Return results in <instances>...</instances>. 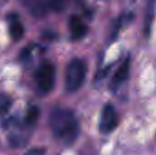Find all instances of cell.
<instances>
[{
    "label": "cell",
    "instance_id": "3957f363",
    "mask_svg": "<svg viewBox=\"0 0 156 155\" xmlns=\"http://www.w3.org/2000/svg\"><path fill=\"white\" fill-rule=\"evenodd\" d=\"M35 78L39 91L43 94L49 93L53 90L56 80L54 65L49 61L43 62L37 69Z\"/></svg>",
    "mask_w": 156,
    "mask_h": 155
},
{
    "label": "cell",
    "instance_id": "30bf717a",
    "mask_svg": "<svg viewBox=\"0 0 156 155\" xmlns=\"http://www.w3.org/2000/svg\"><path fill=\"white\" fill-rule=\"evenodd\" d=\"M12 106V100L7 95L0 94V116L5 115Z\"/></svg>",
    "mask_w": 156,
    "mask_h": 155
},
{
    "label": "cell",
    "instance_id": "7a4b0ae2",
    "mask_svg": "<svg viewBox=\"0 0 156 155\" xmlns=\"http://www.w3.org/2000/svg\"><path fill=\"white\" fill-rule=\"evenodd\" d=\"M87 67L85 62L80 58L72 59L65 73V90L69 93L78 91L83 85L86 78Z\"/></svg>",
    "mask_w": 156,
    "mask_h": 155
},
{
    "label": "cell",
    "instance_id": "5b68a950",
    "mask_svg": "<svg viewBox=\"0 0 156 155\" xmlns=\"http://www.w3.org/2000/svg\"><path fill=\"white\" fill-rule=\"evenodd\" d=\"M69 26L72 40H80L83 38L88 32L87 26L84 24V22L81 20V18L79 16L76 15L71 16L69 18Z\"/></svg>",
    "mask_w": 156,
    "mask_h": 155
},
{
    "label": "cell",
    "instance_id": "4fadbf2b",
    "mask_svg": "<svg viewBox=\"0 0 156 155\" xmlns=\"http://www.w3.org/2000/svg\"><path fill=\"white\" fill-rule=\"evenodd\" d=\"M29 54H30V51L27 48H25V49H23V51H22V53L20 55V58L22 59H26L29 56Z\"/></svg>",
    "mask_w": 156,
    "mask_h": 155
},
{
    "label": "cell",
    "instance_id": "52a82bcc",
    "mask_svg": "<svg viewBox=\"0 0 156 155\" xmlns=\"http://www.w3.org/2000/svg\"><path fill=\"white\" fill-rule=\"evenodd\" d=\"M23 5L37 17L45 16L48 10L46 0H20Z\"/></svg>",
    "mask_w": 156,
    "mask_h": 155
},
{
    "label": "cell",
    "instance_id": "8992f818",
    "mask_svg": "<svg viewBox=\"0 0 156 155\" xmlns=\"http://www.w3.org/2000/svg\"><path fill=\"white\" fill-rule=\"evenodd\" d=\"M130 67H131V60H130V58H127L119 67L113 78L112 79V81H111L112 90L118 89L127 79L129 76V72H130Z\"/></svg>",
    "mask_w": 156,
    "mask_h": 155
},
{
    "label": "cell",
    "instance_id": "7c38bea8",
    "mask_svg": "<svg viewBox=\"0 0 156 155\" xmlns=\"http://www.w3.org/2000/svg\"><path fill=\"white\" fill-rule=\"evenodd\" d=\"M25 155H45V151L42 149H32L26 153Z\"/></svg>",
    "mask_w": 156,
    "mask_h": 155
},
{
    "label": "cell",
    "instance_id": "8fae6325",
    "mask_svg": "<svg viewBox=\"0 0 156 155\" xmlns=\"http://www.w3.org/2000/svg\"><path fill=\"white\" fill-rule=\"evenodd\" d=\"M38 109L37 107H32L29 109V111H27V117H26V123L28 125L34 124L36 122V121L37 120L38 117Z\"/></svg>",
    "mask_w": 156,
    "mask_h": 155
},
{
    "label": "cell",
    "instance_id": "ba28073f",
    "mask_svg": "<svg viewBox=\"0 0 156 155\" xmlns=\"http://www.w3.org/2000/svg\"><path fill=\"white\" fill-rule=\"evenodd\" d=\"M7 20H8V29H9L10 37L15 41L20 40L24 36L25 29L18 16L15 14H11L8 16Z\"/></svg>",
    "mask_w": 156,
    "mask_h": 155
},
{
    "label": "cell",
    "instance_id": "6da1fadb",
    "mask_svg": "<svg viewBox=\"0 0 156 155\" xmlns=\"http://www.w3.org/2000/svg\"><path fill=\"white\" fill-rule=\"evenodd\" d=\"M49 126L54 137L67 146L76 141L80 132L79 122L74 112L66 108H55L51 111Z\"/></svg>",
    "mask_w": 156,
    "mask_h": 155
},
{
    "label": "cell",
    "instance_id": "277c9868",
    "mask_svg": "<svg viewBox=\"0 0 156 155\" xmlns=\"http://www.w3.org/2000/svg\"><path fill=\"white\" fill-rule=\"evenodd\" d=\"M118 115L114 107L111 104L106 105L103 108L101 122H100V132L104 134L111 133L118 126Z\"/></svg>",
    "mask_w": 156,
    "mask_h": 155
},
{
    "label": "cell",
    "instance_id": "9c48e42d",
    "mask_svg": "<svg viewBox=\"0 0 156 155\" xmlns=\"http://www.w3.org/2000/svg\"><path fill=\"white\" fill-rule=\"evenodd\" d=\"M154 11H155V0H149L145 14V24H144V32L145 35H150L151 32V26L154 16Z\"/></svg>",
    "mask_w": 156,
    "mask_h": 155
}]
</instances>
